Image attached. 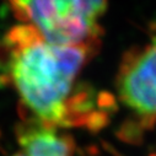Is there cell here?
Here are the masks:
<instances>
[{
	"instance_id": "obj_1",
	"label": "cell",
	"mask_w": 156,
	"mask_h": 156,
	"mask_svg": "<svg viewBox=\"0 0 156 156\" xmlns=\"http://www.w3.org/2000/svg\"><path fill=\"white\" fill-rule=\"evenodd\" d=\"M98 46L52 43L33 26L15 25L0 40V84L19 95L21 117L55 128L79 124V102L86 100L75 84Z\"/></svg>"
},
{
	"instance_id": "obj_2",
	"label": "cell",
	"mask_w": 156,
	"mask_h": 156,
	"mask_svg": "<svg viewBox=\"0 0 156 156\" xmlns=\"http://www.w3.org/2000/svg\"><path fill=\"white\" fill-rule=\"evenodd\" d=\"M14 16L57 44L101 43L108 0H8Z\"/></svg>"
},
{
	"instance_id": "obj_3",
	"label": "cell",
	"mask_w": 156,
	"mask_h": 156,
	"mask_svg": "<svg viewBox=\"0 0 156 156\" xmlns=\"http://www.w3.org/2000/svg\"><path fill=\"white\" fill-rule=\"evenodd\" d=\"M117 89L121 101L135 114L156 122V37L123 58Z\"/></svg>"
},
{
	"instance_id": "obj_4",
	"label": "cell",
	"mask_w": 156,
	"mask_h": 156,
	"mask_svg": "<svg viewBox=\"0 0 156 156\" xmlns=\"http://www.w3.org/2000/svg\"><path fill=\"white\" fill-rule=\"evenodd\" d=\"M21 118L15 129L20 149L12 156H73L74 141L68 134L37 119Z\"/></svg>"
}]
</instances>
